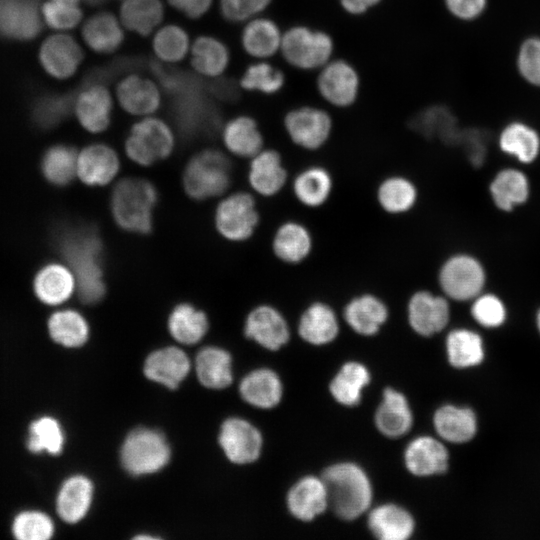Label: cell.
Instances as JSON below:
<instances>
[{
  "label": "cell",
  "mask_w": 540,
  "mask_h": 540,
  "mask_svg": "<svg viewBox=\"0 0 540 540\" xmlns=\"http://www.w3.org/2000/svg\"><path fill=\"white\" fill-rule=\"evenodd\" d=\"M57 245L73 270L77 292L82 302L94 304L105 294L102 270V242L91 226L65 228L59 233Z\"/></svg>",
  "instance_id": "6da1fadb"
},
{
  "label": "cell",
  "mask_w": 540,
  "mask_h": 540,
  "mask_svg": "<svg viewBox=\"0 0 540 540\" xmlns=\"http://www.w3.org/2000/svg\"><path fill=\"white\" fill-rule=\"evenodd\" d=\"M328 505L337 516L353 520L363 514L372 500V487L366 473L356 464L343 462L326 468L322 474Z\"/></svg>",
  "instance_id": "7a4b0ae2"
},
{
  "label": "cell",
  "mask_w": 540,
  "mask_h": 540,
  "mask_svg": "<svg viewBox=\"0 0 540 540\" xmlns=\"http://www.w3.org/2000/svg\"><path fill=\"white\" fill-rule=\"evenodd\" d=\"M201 81L171 95V115L188 141L212 137L221 123L220 112Z\"/></svg>",
  "instance_id": "3957f363"
},
{
  "label": "cell",
  "mask_w": 540,
  "mask_h": 540,
  "mask_svg": "<svg viewBox=\"0 0 540 540\" xmlns=\"http://www.w3.org/2000/svg\"><path fill=\"white\" fill-rule=\"evenodd\" d=\"M157 201L155 187L140 178L122 179L111 195V211L116 223L126 231L148 233Z\"/></svg>",
  "instance_id": "277c9868"
},
{
  "label": "cell",
  "mask_w": 540,
  "mask_h": 540,
  "mask_svg": "<svg viewBox=\"0 0 540 540\" xmlns=\"http://www.w3.org/2000/svg\"><path fill=\"white\" fill-rule=\"evenodd\" d=\"M280 51L288 64L301 70L322 68L331 59L334 41L323 30L295 25L282 35Z\"/></svg>",
  "instance_id": "5b68a950"
},
{
  "label": "cell",
  "mask_w": 540,
  "mask_h": 540,
  "mask_svg": "<svg viewBox=\"0 0 540 540\" xmlns=\"http://www.w3.org/2000/svg\"><path fill=\"white\" fill-rule=\"evenodd\" d=\"M231 181L228 158L217 150H204L195 155L184 171L183 183L187 194L197 200L223 193Z\"/></svg>",
  "instance_id": "8992f818"
},
{
  "label": "cell",
  "mask_w": 540,
  "mask_h": 540,
  "mask_svg": "<svg viewBox=\"0 0 540 540\" xmlns=\"http://www.w3.org/2000/svg\"><path fill=\"white\" fill-rule=\"evenodd\" d=\"M121 463L132 475L152 474L170 460V447L164 435L150 428H137L125 438L121 448Z\"/></svg>",
  "instance_id": "52a82bcc"
},
{
  "label": "cell",
  "mask_w": 540,
  "mask_h": 540,
  "mask_svg": "<svg viewBox=\"0 0 540 540\" xmlns=\"http://www.w3.org/2000/svg\"><path fill=\"white\" fill-rule=\"evenodd\" d=\"M438 283L441 292L449 300H473L484 289L485 269L474 256L457 253L448 257L440 266Z\"/></svg>",
  "instance_id": "ba28073f"
},
{
  "label": "cell",
  "mask_w": 540,
  "mask_h": 540,
  "mask_svg": "<svg viewBox=\"0 0 540 540\" xmlns=\"http://www.w3.org/2000/svg\"><path fill=\"white\" fill-rule=\"evenodd\" d=\"M173 143V134L166 123L158 118H145L131 128L125 148L130 159L148 166L167 157Z\"/></svg>",
  "instance_id": "9c48e42d"
},
{
  "label": "cell",
  "mask_w": 540,
  "mask_h": 540,
  "mask_svg": "<svg viewBox=\"0 0 540 540\" xmlns=\"http://www.w3.org/2000/svg\"><path fill=\"white\" fill-rule=\"evenodd\" d=\"M284 129L290 140L300 148L316 151L329 140L333 122L325 110L315 106H299L284 116Z\"/></svg>",
  "instance_id": "30bf717a"
},
{
  "label": "cell",
  "mask_w": 540,
  "mask_h": 540,
  "mask_svg": "<svg viewBox=\"0 0 540 540\" xmlns=\"http://www.w3.org/2000/svg\"><path fill=\"white\" fill-rule=\"evenodd\" d=\"M259 222L252 195L237 192L224 199L216 211V225L222 236L232 241L250 238Z\"/></svg>",
  "instance_id": "8fae6325"
},
{
  "label": "cell",
  "mask_w": 540,
  "mask_h": 540,
  "mask_svg": "<svg viewBox=\"0 0 540 540\" xmlns=\"http://www.w3.org/2000/svg\"><path fill=\"white\" fill-rule=\"evenodd\" d=\"M360 78L355 67L348 61L336 59L326 63L317 78V89L328 103L347 108L358 97Z\"/></svg>",
  "instance_id": "7c38bea8"
},
{
  "label": "cell",
  "mask_w": 540,
  "mask_h": 540,
  "mask_svg": "<svg viewBox=\"0 0 540 540\" xmlns=\"http://www.w3.org/2000/svg\"><path fill=\"white\" fill-rule=\"evenodd\" d=\"M444 295L420 289L415 291L407 303V318L410 327L419 335L429 337L442 331L450 319V306Z\"/></svg>",
  "instance_id": "4fadbf2b"
},
{
  "label": "cell",
  "mask_w": 540,
  "mask_h": 540,
  "mask_svg": "<svg viewBox=\"0 0 540 540\" xmlns=\"http://www.w3.org/2000/svg\"><path fill=\"white\" fill-rule=\"evenodd\" d=\"M76 115L81 125L92 133L104 131L109 123L112 99L104 82L85 78L76 91Z\"/></svg>",
  "instance_id": "5bb4252c"
},
{
  "label": "cell",
  "mask_w": 540,
  "mask_h": 540,
  "mask_svg": "<svg viewBox=\"0 0 540 540\" xmlns=\"http://www.w3.org/2000/svg\"><path fill=\"white\" fill-rule=\"evenodd\" d=\"M219 443L231 462L247 464L259 457L262 437L257 428L248 421L229 418L221 426Z\"/></svg>",
  "instance_id": "9a60e30c"
},
{
  "label": "cell",
  "mask_w": 540,
  "mask_h": 540,
  "mask_svg": "<svg viewBox=\"0 0 540 540\" xmlns=\"http://www.w3.org/2000/svg\"><path fill=\"white\" fill-rule=\"evenodd\" d=\"M245 335L269 350H278L290 337L288 323L275 307L262 304L248 314L244 327Z\"/></svg>",
  "instance_id": "2e32d148"
},
{
  "label": "cell",
  "mask_w": 540,
  "mask_h": 540,
  "mask_svg": "<svg viewBox=\"0 0 540 540\" xmlns=\"http://www.w3.org/2000/svg\"><path fill=\"white\" fill-rule=\"evenodd\" d=\"M40 0H0V35L15 40H30L41 29Z\"/></svg>",
  "instance_id": "e0dca14e"
},
{
  "label": "cell",
  "mask_w": 540,
  "mask_h": 540,
  "mask_svg": "<svg viewBox=\"0 0 540 540\" xmlns=\"http://www.w3.org/2000/svg\"><path fill=\"white\" fill-rule=\"evenodd\" d=\"M389 316L386 303L373 293L352 297L344 307L343 317L356 333L363 336L376 334Z\"/></svg>",
  "instance_id": "ac0fdd59"
},
{
  "label": "cell",
  "mask_w": 540,
  "mask_h": 540,
  "mask_svg": "<svg viewBox=\"0 0 540 540\" xmlns=\"http://www.w3.org/2000/svg\"><path fill=\"white\" fill-rule=\"evenodd\" d=\"M248 180L258 194L264 197L277 195L288 181V171L280 153L274 149H262L253 156Z\"/></svg>",
  "instance_id": "d6986e66"
},
{
  "label": "cell",
  "mask_w": 540,
  "mask_h": 540,
  "mask_svg": "<svg viewBox=\"0 0 540 540\" xmlns=\"http://www.w3.org/2000/svg\"><path fill=\"white\" fill-rule=\"evenodd\" d=\"M39 58L47 73L64 79L76 71L83 59V52L72 37L54 35L43 42Z\"/></svg>",
  "instance_id": "ffe728a7"
},
{
  "label": "cell",
  "mask_w": 540,
  "mask_h": 540,
  "mask_svg": "<svg viewBox=\"0 0 540 540\" xmlns=\"http://www.w3.org/2000/svg\"><path fill=\"white\" fill-rule=\"evenodd\" d=\"M313 249V237L303 223L288 220L280 224L272 239V251L285 264L297 265L306 260Z\"/></svg>",
  "instance_id": "44dd1931"
},
{
  "label": "cell",
  "mask_w": 540,
  "mask_h": 540,
  "mask_svg": "<svg viewBox=\"0 0 540 540\" xmlns=\"http://www.w3.org/2000/svg\"><path fill=\"white\" fill-rule=\"evenodd\" d=\"M143 370L148 379L175 389L189 373L190 361L181 349L166 347L152 352Z\"/></svg>",
  "instance_id": "7402d4cb"
},
{
  "label": "cell",
  "mask_w": 540,
  "mask_h": 540,
  "mask_svg": "<svg viewBox=\"0 0 540 540\" xmlns=\"http://www.w3.org/2000/svg\"><path fill=\"white\" fill-rule=\"evenodd\" d=\"M298 333L303 340L313 345L330 343L339 333L337 314L326 302L314 301L302 312Z\"/></svg>",
  "instance_id": "603a6c76"
},
{
  "label": "cell",
  "mask_w": 540,
  "mask_h": 540,
  "mask_svg": "<svg viewBox=\"0 0 540 540\" xmlns=\"http://www.w3.org/2000/svg\"><path fill=\"white\" fill-rule=\"evenodd\" d=\"M119 160L115 151L104 144L84 148L77 157V174L87 185L99 186L110 182L117 174Z\"/></svg>",
  "instance_id": "cb8c5ba5"
},
{
  "label": "cell",
  "mask_w": 540,
  "mask_h": 540,
  "mask_svg": "<svg viewBox=\"0 0 540 540\" xmlns=\"http://www.w3.org/2000/svg\"><path fill=\"white\" fill-rule=\"evenodd\" d=\"M93 484L83 475H73L60 486L56 497V512L66 523L82 520L92 503Z\"/></svg>",
  "instance_id": "d4e9b609"
},
{
  "label": "cell",
  "mask_w": 540,
  "mask_h": 540,
  "mask_svg": "<svg viewBox=\"0 0 540 540\" xmlns=\"http://www.w3.org/2000/svg\"><path fill=\"white\" fill-rule=\"evenodd\" d=\"M287 506L302 521H311L321 514L329 506L323 480L314 476L300 479L288 493Z\"/></svg>",
  "instance_id": "484cf974"
},
{
  "label": "cell",
  "mask_w": 540,
  "mask_h": 540,
  "mask_svg": "<svg viewBox=\"0 0 540 540\" xmlns=\"http://www.w3.org/2000/svg\"><path fill=\"white\" fill-rule=\"evenodd\" d=\"M448 458L445 446L429 436L414 439L405 451L406 467L417 476L443 473L448 468Z\"/></svg>",
  "instance_id": "4316f807"
},
{
  "label": "cell",
  "mask_w": 540,
  "mask_h": 540,
  "mask_svg": "<svg viewBox=\"0 0 540 540\" xmlns=\"http://www.w3.org/2000/svg\"><path fill=\"white\" fill-rule=\"evenodd\" d=\"M333 186V177L327 168L311 165L294 177L292 191L300 204L308 208H319L329 200Z\"/></svg>",
  "instance_id": "83f0119b"
},
{
  "label": "cell",
  "mask_w": 540,
  "mask_h": 540,
  "mask_svg": "<svg viewBox=\"0 0 540 540\" xmlns=\"http://www.w3.org/2000/svg\"><path fill=\"white\" fill-rule=\"evenodd\" d=\"M408 125L427 139L437 137L447 144L459 143L462 134L451 111L440 105L419 111L410 118Z\"/></svg>",
  "instance_id": "f1b7e54d"
},
{
  "label": "cell",
  "mask_w": 540,
  "mask_h": 540,
  "mask_svg": "<svg viewBox=\"0 0 540 540\" xmlns=\"http://www.w3.org/2000/svg\"><path fill=\"white\" fill-rule=\"evenodd\" d=\"M412 422V412L406 397L392 388H386L383 401L375 414L378 430L387 437L397 438L410 430Z\"/></svg>",
  "instance_id": "f546056e"
},
{
  "label": "cell",
  "mask_w": 540,
  "mask_h": 540,
  "mask_svg": "<svg viewBox=\"0 0 540 540\" xmlns=\"http://www.w3.org/2000/svg\"><path fill=\"white\" fill-rule=\"evenodd\" d=\"M376 200L384 212L403 215L415 207L418 189L410 178L399 174L390 175L377 186Z\"/></svg>",
  "instance_id": "4dcf8cb0"
},
{
  "label": "cell",
  "mask_w": 540,
  "mask_h": 540,
  "mask_svg": "<svg viewBox=\"0 0 540 540\" xmlns=\"http://www.w3.org/2000/svg\"><path fill=\"white\" fill-rule=\"evenodd\" d=\"M117 98L127 112L146 115L154 112L160 104V94L156 85L141 76L129 75L117 86Z\"/></svg>",
  "instance_id": "1f68e13d"
},
{
  "label": "cell",
  "mask_w": 540,
  "mask_h": 540,
  "mask_svg": "<svg viewBox=\"0 0 540 540\" xmlns=\"http://www.w3.org/2000/svg\"><path fill=\"white\" fill-rule=\"evenodd\" d=\"M489 191L496 207L509 212L527 201L530 195V184L522 171L506 168L494 176Z\"/></svg>",
  "instance_id": "d6a6232c"
},
{
  "label": "cell",
  "mask_w": 540,
  "mask_h": 540,
  "mask_svg": "<svg viewBox=\"0 0 540 540\" xmlns=\"http://www.w3.org/2000/svg\"><path fill=\"white\" fill-rule=\"evenodd\" d=\"M368 525L371 532L381 540H405L414 531L412 516L393 504L381 505L372 510Z\"/></svg>",
  "instance_id": "836d02e7"
},
{
  "label": "cell",
  "mask_w": 540,
  "mask_h": 540,
  "mask_svg": "<svg viewBox=\"0 0 540 540\" xmlns=\"http://www.w3.org/2000/svg\"><path fill=\"white\" fill-rule=\"evenodd\" d=\"M75 288L74 274L60 264L43 267L34 280L35 294L47 305H59L66 301Z\"/></svg>",
  "instance_id": "e575fe53"
},
{
  "label": "cell",
  "mask_w": 540,
  "mask_h": 540,
  "mask_svg": "<svg viewBox=\"0 0 540 540\" xmlns=\"http://www.w3.org/2000/svg\"><path fill=\"white\" fill-rule=\"evenodd\" d=\"M240 394L249 404L258 408H272L282 397V384L278 375L269 369L249 373L240 383Z\"/></svg>",
  "instance_id": "d590c367"
},
{
  "label": "cell",
  "mask_w": 540,
  "mask_h": 540,
  "mask_svg": "<svg viewBox=\"0 0 540 540\" xmlns=\"http://www.w3.org/2000/svg\"><path fill=\"white\" fill-rule=\"evenodd\" d=\"M434 426L443 439L463 443L474 437L477 421L471 409L445 405L435 412Z\"/></svg>",
  "instance_id": "8d00e7d4"
},
{
  "label": "cell",
  "mask_w": 540,
  "mask_h": 540,
  "mask_svg": "<svg viewBox=\"0 0 540 540\" xmlns=\"http://www.w3.org/2000/svg\"><path fill=\"white\" fill-rule=\"evenodd\" d=\"M230 354L218 347H206L199 351L195 367L201 384L210 389H223L232 382Z\"/></svg>",
  "instance_id": "74e56055"
},
{
  "label": "cell",
  "mask_w": 540,
  "mask_h": 540,
  "mask_svg": "<svg viewBox=\"0 0 540 540\" xmlns=\"http://www.w3.org/2000/svg\"><path fill=\"white\" fill-rule=\"evenodd\" d=\"M499 146L504 153L521 163L529 164L535 161L540 153V136L529 125L513 122L501 132Z\"/></svg>",
  "instance_id": "f35d334b"
},
{
  "label": "cell",
  "mask_w": 540,
  "mask_h": 540,
  "mask_svg": "<svg viewBox=\"0 0 540 540\" xmlns=\"http://www.w3.org/2000/svg\"><path fill=\"white\" fill-rule=\"evenodd\" d=\"M282 35L273 20L258 18L245 26L241 37L242 45L249 55L267 58L280 50Z\"/></svg>",
  "instance_id": "ab89813d"
},
{
  "label": "cell",
  "mask_w": 540,
  "mask_h": 540,
  "mask_svg": "<svg viewBox=\"0 0 540 540\" xmlns=\"http://www.w3.org/2000/svg\"><path fill=\"white\" fill-rule=\"evenodd\" d=\"M227 148L240 157H253L263 148V137L256 121L239 116L229 121L223 131Z\"/></svg>",
  "instance_id": "60d3db41"
},
{
  "label": "cell",
  "mask_w": 540,
  "mask_h": 540,
  "mask_svg": "<svg viewBox=\"0 0 540 540\" xmlns=\"http://www.w3.org/2000/svg\"><path fill=\"white\" fill-rule=\"evenodd\" d=\"M82 35L86 44L98 53L113 52L123 41L119 22L108 12L90 17L83 26Z\"/></svg>",
  "instance_id": "b9f144b4"
},
{
  "label": "cell",
  "mask_w": 540,
  "mask_h": 540,
  "mask_svg": "<svg viewBox=\"0 0 540 540\" xmlns=\"http://www.w3.org/2000/svg\"><path fill=\"white\" fill-rule=\"evenodd\" d=\"M51 339L66 348L82 346L88 339L89 327L85 318L75 310L54 312L48 320Z\"/></svg>",
  "instance_id": "7bdbcfd3"
},
{
  "label": "cell",
  "mask_w": 540,
  "mask_h": 540,
  "mask_svg": "<svg viewBox=\"0 0 540 540\" xmlns=\"http://www.w3.org/2000/svg\"><path fill=\"white\" fill-rule=\"evenodd\" d=\"M370 382L367 368L357 362L342 366L330 384V392L337 402L346 406L360 402L364 387Z\"/></svg>",
  "instance_id": "ee69618b"
},
{
  "label": "cell",
  "mask_w": 540,
  "mask_h": 540,
  "mask_svg": "<svg viewBox=\"0 0 540 540\" xmlns=\"http://www.w3.org/2000/svg\"><path fill=\"white\" fill-rule=\"evenodd\" d=\"M168 327L171 335L183 344L200 341L208 329L206 315L189 303L177 305L169 316Z\"/></svg>",
  "instance_id": "f6af8a7d"
},
{
  "label": "cell",
  "mask_w": 540,
  "mask_h": 540,
  "mask_svg": "<svg viewBox=\"0 0 540 540\" xmlns=\"http://www.w3.org/2000/svg\"><path fill=\"white\" fill-rule=\"evenodd\" d=\"M64 442V432L56 418L45 415L34 419L29 424L26 440L29 452L58 455L63 450Z\"/></svg>",
  "instance_id": "bcb514c9"
},
{
  "label": "cell",
  "mask_w": 540,
  "mask_h": 540,
  "mask_svg": "<svg viewBox=\"0 0 540 540\" xmlns=\"http://www.w3.org/2000/svg\"><path fill=\"white\" fill-rule=\"evenodd\" d=\"M446 349L450 364L457 368L478 365L484 358L481 337L468 329H455L446 339Z\"/></svg>",
  "instance_id": "7dc6e473"
},
{
  "label": "cell",
  "mask_w": 540,
  "mask_h": 540,
  "mask_svg": "<svg viewBox=\"0 0 540 540\" xmlns=\"http://www.w3.org/2000/svg\"><path fill=\"white\" fill-rule=\"evenodd\" d=\"M120 16L126 28L146 36L162 21L163 6L160 0H124Z\"/></svg>",
  "instance_id": "c3c4849f"
},
{
  "label": "cell",
  "mask_w": 540,
  "mask_h": 540,
  "mask_svg": "<svg viewBox=\"0 0 540 540\" xmlns=\"http://www.w3.org/2000/svg\"><path fill=\"white\" fill-rule=\"evenodd\" d=\"M191 56V63L195 70L206 76L220 75L229 62L227 47L210 36H200L195 40Z\"/></svg>",
  "instance_id": "681fc988"
},
{
  "label": "cell",
  "mask_w": 540,
  "mask_h": 540,
  "mask_svg": "<svg viewBox=\"0 0 540 540\" xmlns=\"http://www.w3.org/2000/svg\"><path fill=\"white\" fill-rule=\"evenodd\" d=\"M74 93H48L39 96L32 105V119L42 129H51L70 114L75 105Z\"/></svg>",
  "instance_id": "f907efd6"
},
{
  "label": "cell",
  "mask_w": 540,
  "mask_h": 540,
  "mask_svg": "<svg viewBox=\"0 0 540 540\" xmlns=\"http://www.w3.org/2000/svg\"><path fill=\"white\" fill-rule=\"evenodd\" d=\"M77 155L68 145H55L49 148L42 161V170L48 181L55 185L70 183L77 173Z\"/></svg>",
  "instance_id": "816d5d0a"
},
{
  "label": "cell",
  "mask_w": 540,
  "mask_h": 540,
  "mask_svg": "<svg viewBox=\"0 0 540 540\" xmlns=\"http://www.w3.org/2000/svg\"><path fill=\"white\" fill-rule=\"evenodd\" d=\"M55 532L52 518L37 509L18 512L11 522V533L18 540H48Z\"/></svg>",
  "instance_id": "f5cc1de1"
},
{
  "label": "cell",
  "mask_w": 540,
  "mask_h": 540,
  "mask_svg": "<svg viewBox=\"0 0 540 540\" xmlns=\"http://www.w3.org/2000/svg\"><path fill=\"white\" fill-rule=\"evenodd\" d=\"M284 85V73L266 62L251 64L240 79V86L243 89L267 95L279 92Z\"/></svg>",
  "instance_id": "db71d44e"
},
{
  "label": "cell",
  "mask_w": 540,
  "mask_h": 540,
  "mask_svg": "<svg viewBox=\"0 0 540 540\" xmlns=\"http://www.w3.org/2000/svg\"><path fill=\"white\" fill-rule=\"evenodd\" d=\"M188 46L187 33L176 25L163 27L153 39V49L157 57L167 62L181 60L186 55Z\"/></svg>",
  "instance_id": "11a10c76"
},
{
  "label": "cell",
  "mask_w": 540,
  "mask_h": 540,
  "mask_svg": "<svg viewBox=\"0 0 540 540\" xmlns=\"http://www.w3.org/2000/svg\"><path fill=\"white\" fill-rule=\"evenodd\" d=\"M42 16L51 28L65 30L80 22L82 10L79 0H49L42 6Z\"/></svg>",
  "instance_id": "9f6ffc18"
},
{
  "label": "cell",
  "mask_w": 540,
  "mask_h": 540,
  "mask_svg": "<svg viewBox=\"0 0 540 540\" xmlns=\"http://www.w3.org/2000/svg\"><path fill=\"white\" fill-rule=\"evenodd\" d=\"M471 314L476 322L487 328L498 327L506 319V308L502 300L491 293H481L473 299Z\"/></svg>",
  "instance_id": "6f0895ef"
},
{
  "label": "cell",
  "mask_w": 540,
  "mask_h": 540,
  "mask_svg": "<svg viewBox=\"0 0 540 540\" xmlns=\"http://www.w3.org/2000/svg\"><path fill=\"white\" fill-rule=\"evenodd\" d=\"M517 64L525 80L540 86V38H530L522 44Z\"/></svg>",
  "instance_id": "680465c9"
},
{
  "label": "cell",
  "mask_w": 540,
  "mask_h": 540,
  "mask_svg": "<svg viewBox=\"0 0 540 540\" xmlns=\"http://www.w3.org/2000/svg\"><path fill=\"white\" fill-rule=\"evenodd\" d=\"M272 0H221L220 11L229 22L245 21L268 7Z\"/></svg>",
  "instance_id": "91938a15"
},
{
  "label": "cell",
  "mask_w": 540,
  "mask_h": 540,
  "mask_svg": "<svg viewBox=\"0 0 540 540\" xmlns=\"http://www.w3.org/2000/svg\"><path fill=\"white\" fill-rule=\"evenodd\" d=\"M449 12L463 20H471L479 16L486 5V0H444Z\"/></svg>",
  "instance_id": "94428289"
},
{
  "label": "cell",
  "mask_w": 540,
  "mask_h": 540,
  "mask_svg": "<svg viewBox=\"0 0 540 540\" xmlns=\"http://www.w3.org/2000/svg\"><path fill=\"white\" fill-rule=\"evenodd\" d=\"M206 87L209 94L221 101L231 102L239 97L237 84L230 78L216 79Z\"/></svg>",
  "instance_id": "6125c7cd"
},
{
  "label": "cell",
  "mask_w": 540,
  "mask_h": 540,
  "mask_svg": "<svg viewBox=\"0 0 540 540\" xmlns=\"http://www.w3.org/2000/svg\"><path fill=\"white\" fill-rule=\"evenodd\" d=\"M459 143H464L468 150V155L473 164H480L485 155V145L483 137L476 131H462Z\"/></svg>",
  "instance_id": "be15d7a7"
},
{
  "label": "cell",
  "mask_w": 540,
  "mask_h": 540,
  "mask_svg": "<svg viewBox=\"0 0 540 540\" xmlns=\"http://www.w3.org/2000/svg\"><path fill=\"white\" fill-rule=\"evenodd\" d=\"M170 5L190 18H199L204 15L212 0H168Z\"/></svg>",
  "instance_id": "e7e4bbea"
},
{
  "label": "cell",
  "mask_w": 540,
  "mask_h": 540,
  "mask_svg": "<svg viewBox=\"0 0 540 540\" xmlns=\"http://www.w3.org/2000/svg\"><path fill=\"white\" fill-rule=\"evenodd\" d=\"M382 0H339L343 10L351 15H362L381 3Z\"/></svg>",
  "instance_id": "03108f58"
},
{
  "label": "cell",
  "mask_w": 540,
  "mask_h": 540,
  "mask_svg": "<svg viewBox=\"0 0 540 540\" xmlns=\"http://www.w3.org/2000/svg\"><path fill=\"white\" fill-rule=\"evenodd\" d=\"M536 323H537L538 330L540 332V310L538 311L537 316H536Z\"/></svg>",
  "instance_id": "003e7915"
}]
</instances>
